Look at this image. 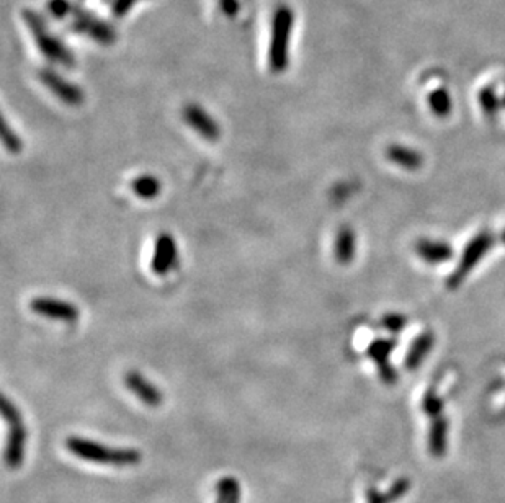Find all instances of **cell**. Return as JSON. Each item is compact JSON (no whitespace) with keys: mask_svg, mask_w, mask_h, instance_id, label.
<instances>
[{"mask_svg":"<svg viewBox=\"0 0 505 503\" xmlns=\"http://www.w3.org/2000/svg\"><path fill=\"white\" fill-rule=\"evenodd\" d=\"M424 410L432 417H437L442 412V400L435 394H427L424 399Z\"/></svg>","mask_w":505,"mask_h":503,"instance_id":"28","label":"cell"},{"mask_svg":"<svg viewBox=\"0 0 505 503\" xmlns=\"http://www.w3.org/2000/svg\"><path fill=\"white\" fill-rule=\"evenodd\" d=\"M381 326L385 327L387 332L399 333L404 327L407 326V317H404L401 314H387V316L382 317Z\"/></svg>","mask_w":505,"mask_h":503,"instance_id":"25","label":"cell"},{"mask_svg":"<svg viewBox=\"0 0 505 503\" xmlns=\"http://www.w3.org/2000/svg\"><path fill=\"white\" fill-rule=\"evenodd\" d=\"M492 242L494 237L489 232H481L477 234L473 240H469L468 245H466L463 250L462 260H459L457 270L452 273V276L448 279L449 288H457L464 281L466 276H468L477 266V264L484 259L487 252L492 247Z\"/></svg>","mask_w":505,"mask_h":503,"instance_id":"4","label":"cell"},{"mask_svg":"<svg viewBox=\"0 0 505 503\" xmlns=\"http://www.w3.org/2000/svg\"><path fill=\"white\" fill-rule=\"evenodd\" d=\"M447 446V420H437L430 430V451L440 456L445 452Z\"/></svg>","mask_w":505,"mask_h":503,"instance_id":"21","label":"cell"},{"mask_svg":"<svg viewBox=\"0 0 505 503\" xmlns=\"http://www.w3.org/2000/svg\"><path fill=\"white\" fill-rule=\"evenodd\" d=\"M131 190L136 197L142 199H152L160 193V180L154 175H141L132 180Z\"/></svg>","mask_w":505,"mask_h":503,"instance_id":"19","label":"cell"},{"mask_svg":"<svg viewBox=\"0 0 505 503\" xmlns=\"http://www.w3.org/2000/svg\"><path fill=\"white\" fill-rule=\"evenodd\" d=\"M179 259V249L172 234L162 232L159 234L154 244V254L151 260V268L155 275L165 276L167 273L174 270Z\"/></svg>","mask_w":505,"mask_h":503,"instance_id":"8","label":"cell"},{"mask_svg":"<svg viewBox=\"0 0 505 503\" xmlns=\"http://www.w3.org/2000/svg\"><path fill=\"white\" fill-rule=\"evenodd\" d=\"M2 142L5 149L12 154H20L21 149H24V144H21V139L19 138L12 128H10L7 120H2Z\"/></svg>","mask_w":505,"mask_h":503,"instance_id":"23","label":"cell"},{"mask_svg":"<svg viewBox=\"0 0 505 503\" xmlns=\"http://www.w3.org/2000/svg\"><path fill=\"white\" fill-rule=\"evenodd\" d=\"M502 105H504V108H505V90H504V95H502Z\"/></svg>","mask_w":505,"mask_h":503,"instance_id":"29","label":"cell"},{"mask_svg":"<svg viewBox=\"0 0 505 503\" xmlns=\"http://www.w3.org/2000/svg\"><path fill=\"white\" fill-rule=\"evenodd\" d=\"M477 103H479L482 113L487 116H494L497 115V111L501 110L502 105V98L499 97L496 88L494 87H482L479 93H477Z\"/></svg>","mask_w":505,"mask_h":503,"instance_id":"20","label":"cell"},{"mask_svg":"<svg viewBox=\"0 0 505 503\" xmlns=\"http://www.w3.org/2000/svg\"><path fill=\"white\" fill-rule=\"evenodd\" d=\"M427 103H429L432 113L438 118H447L453 111V98L447 88H435L434 92H430L427 97Z\"/></svg>","mask_w":505,"mask_h":503,"instance_id":"17","label":"cell"},{"mask_svg":"<svg viewBox=\"0 0 505 503\" xmlns=\"http://www.w3.org/2000/svg\"><path fill=\"white\" fill-rule=\"evenodd\" d=\"M69 28L72 33L90 38L102 46H112L116 41V31L112 25L97 19L95 15L84 12L82 9L74 15V20H72Z\"/></svg>","mask_w":505,"mask_h":503,"instance_id":"6","label":"cell"},{"mask_svg":"<svg viewBox=\"0 0 505 503\" xmlns=\"http://www.w3.org/2000/svg\"><path fill=\"white\" fill-rule=\"evenodd\" d=\"M28 440L24 423H16L10 427L9 443L5 450V462L10 469H19L25 457V445Z\"/></svg>","mask_w":505,"mask_h":503,"instance_id":"11","label":"cell"},{"mask_svg":"<svg viewBox=\"0 0 505 503\" xmlns=\"http://www.w3.org/2000/svg\"><path fill=\"white\" fill-rule=\"evenodd\" d=\"M21 16H24V21L26 26H28L33 41H35L36 48L40 49L44 58L51 61L53 64L63 67L76 66L74 54H72L71 49L66 46L56 35H53V33L49 31L46 21H44L40 14L26 9L21 12Z\"/></svg>","mask_w":505,"mask_h":503,"instance_id":"3","label":"cell"},{"mask_svg":"<svg viewBox=\"0 0 505 503\" xmlns=\"http://www.w3.org/2000/svg\"><path fill=\"white\" fill-rule=\"evenodd\" d=\"M66 448L72 455L80 457V460L107 464V466L126 467L136 466L141 462V452L132 448H112V446L97 443V441L85 440L80 437H69L66 440Z\"/></svg>","mask_w":505,"mask_h":503,"instance_id":"2","label":"cell"},{"mask_svg":"<svg viewBox=\"0 0 505 503\" xmlns=\"http://www.w3.org/2000/svg\"><path fill=\"white\" fill-rule=\"evenodd\" d=\"M216 503H241V485L237 479L227 476L218 480Z\"/></svg>","mask_w":505,"mask_h":503,"instance_id":"18","label":"cell"},{"mask_svg":"<svg viewBox=\"0 0 505 503\" xmlns=\"http://www.w3.org/2000/svg\"><path fill=\"white\" fill-rule=\"evenodd\" d=\"M125 385L137 399L149 407H159L164 402L162 390L137 371H130L125 376Z\"/></svg>","mask_w":505,"mask_h":503,"instance_id":"10","label":"cell"},{"mask_svg":"<svg viewBox=\"0 0 505 503\" xmlns=\"http://www.w3.org/2000/svg\"><path fill=\"white\" fill-rule=\"evenodd\" d=\"M30 309L38 316H43L51 321L59 322H77L79 321L80 311L77 307L69 303V301H63L58 298H48V296H41V298H35L30 303Z\"/></svg>","mask_w":505,"mask_h":503,"instance_id":"7","label":"cell"},{"mask_svg":"<svg viewBox=\"0 0 505 503\" xmlns=\"http://www.w3.org/2000/svg\"><path fill=\"white\" fill-rule=\"evenodd\" d=\"M357 254V236L352 227L343 226L338 229L335 242H334V255L335 260L342 265H348L355 259Z\"/></svg>","mask_w":505,"mask_h":503,"instance_id":"13","label":"cell"},{"mask_svg":"<svg viewBox=\"0 0 505 503\" xmlns=\"http://www.w3.org/2000/svg\"><path fill=\"white\" fill-rule=\"evenodd\" d=\"M295 30V12L290 5L281 4L271 15L269 41V69L281 74L290 66V44Z\"/></svg>","mask_w":505,"mask_h":503,"instance_id":"1","label":"cell"},{"mask_svg":"<svg viewBox=\"0 0 505 503\" xmlns=\"http://www.w3.org/2000/svg\"><path fill=\"white\" fill-rule=\"evenodd\" d=\"M415 254H417V256H420L425 264L437 265L452 259L453 249L449 247L447 242H442V240L420 239L419 242L415 244Z\"/></svg>","mask_w":505,"mask_h":503,"instance_id":"12","label":"cell"},{"mask_svg":"<svg viewBox=\"0 0 505 503\" xmlns=\"http://www.w3.org/2000/svg\"><path fill=\"white\" fill-rule=\"evenodd\" d=\"M396 348V342L390 338H378L373 340L371 345L366 350V355H368L370 360H373L378 366V371L382 368L390 366V355L392 353V350Z\"/></svg>","mask_w":505,"mask_h":503,"instance_id":"16","label":"cell"},{"mask_svg":"<svg viewBox=\"0 0 505 503\" xmlns=\"http://www.w3.org/2000/svg\"><path fill=\"white\" fill-rule=\"evenodd\" d=\"M46 9L51 16H54L56 20L68 19V16H74L79 12L80 7L72 2V0H48Z\"/></svg>","mask_w":505,"mask_h":503,"instance_id":"22","label":"cell"},{"mask_svg":"<svg viewBox=\"0 0 505 503\" xmlns=\"http://www.w3.org/2000/svg\"><path fill=\"white\" fill-rule=\"evenodd\" d=\"M0 409H2V415H4L5 420L9 422L10 427H12V425H16V423H24L21 422L20 410L16 409V405L7 398V395H4L2 398V407H0Z\"/></svg>","mask_w":505,"mask_h":503,"instance_id":"24","label":"cell"},{"mask_svg":"<svg viewBox=\"0 0 505 503\" xmlns=\"http://www.w3.org/2000/svg\"><path fill=\"white\" fill-rule=\"evenodd\" d=\"M183 120L193 131H197L199 136L207 141H218L221 136V128L216 120L211 116L203 106L197 103H188L182 111Z\"/></svg>","mask_w":505,"mask_h":503,"instance_id":"9","label":"cell"},{"mask_svg":"<svg viewBox=\"0 0 505 503\" xmlns=\"http://www.w3.org/2000/svg\"><path fill=\"white\" fill-rule=\"evenodd\" d=\"M38 79H40L43 85L63 103L69 106H79L84 103V90H82L79 85H76V83H72L71 81L66 79V77L61 76L58 71L51 69V67H43V69L38 72Z\"/></svg>","mask_w":505,"mask_h":503,"instance_id":"5","label":"cell"},{"mask_svg":"<svg viewBox=\"0 0 505 503\" xmlns=\"http://www.w3.org/2000/svg\"><path fill=\"white\" fill-rule=\"evenodd\" d=\"M219 9L226 16L234 19V16L241 12L242 4H241V0H219Z\"/></svg>","mask_w":505,"mask_h":503,"instance_id":"27","label":"cell"},{"mask_svg":"<svg viewBox=\"0 0 505 503\" xmlns=\"http://www.w3.org/2000/svg\"><path fill=\"white\" fill-rule=\"evenodd\" d=\"M502 240H504V244H505V231H504V234H502Z\"/></svg>","mask_w":505,"mask_h":503,"instance_id":"30","label":"cell"},{"mask_svg":"<svg viewBox=\"0 0 505 503\" xmlns=\"http://www.w3.org/2000/svg\"><path fill=\"white\" fill-rule=\"evenodd\" d=\"M386 157L390 162H392L394 165L401 167V169L406 170H419L422 165H424V155L417 150L404 147V146H390L386 150Z\"/></svg>","mask_w":505,"mask_h":503,"instance_id":"15","label":"cell"},{"mask_svg":"<svg viewBox=\"0 0 505 503\" xmlns=\"http://www.w3.org/2000/svg\"><path fill=\"white\" fill-rule=\"evenodd\" d=\"M137 2H140V0H113L112 12L115 16H118V19H123Z\"/></svg>","mask_w":505,"mask_h":503,"instance_id":"26","label":"cell"},{"mask_svg":"<svg viewBox=\"0 0 505 503\" xmlns=\"http://www.w3.org/2000/svg\"><path fill=\"white\" fill-rule=\"evenodd\" d=\"M434 343H435V337L432 332H424L422 335H419V337L414 340V343L409 346L406 360H404V365L407 366V370L412 371L417 366H420L427 358V355L430 353V350L434 348Z\"/></svg>","mask_w":505,"mask_h":503,"instance_id":"14","label":"cell"}]
</instances>
